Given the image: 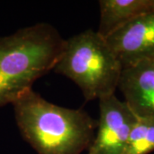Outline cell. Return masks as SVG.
<instances>
[{
	"mask_svg": "<svg viewBox=\"0 0 154 154\" xmlns=\"http://www.w3.org/2000/svg\"><path fill=\"white\" fill-rule=\"evenodd\" d=\"M12 105L22 137L38 154H81L94 140L98 122L84 110L50 103L33 89Z\"/></svg>",
	"mask_w": 154,
	"mask_h": 154,
	"instance_id": "6da1fadb",
	"label": "cell"
},
{
	"mask_svg": "<svg viewBox=\"0 0 154 154\" xmlns=\"http://www.w3.org/2000/svg\"><path fill=\"white\" fill-rule=\"evenodd\" d=\"M66 39L48 23L0 37V108L13 104L33 83L54 69Z\"/></svg>",
	"mask_w": 154,
	"mask_h": 154,
	"instance_id": "7a4b0ae2",
	"label": "cell"
},
{
	"mask_svg": "<svg viewBox=\"0 0 154 154\" xmlns=\"http://www.w3.org/2000/svg\"><path fill=\"white\" fill-rule=\"evenodd\" d=\"M122 69L105 38L93 30L66 39L53 69L75 83L88 101L115 94Z\"/></svg>",
	"mask_w": 154,
	"mask_h": 154,
	"instance_id": "3957f363",
	"label": "cell"
},
{
	"mask_svg": "<svg viewBox=\"0 0 154 154\" xmlns=\"http://www.w3.org/2000/svg\"><path fill=\"white\" fill-rule=\"evenodd\" d=\"M99 100L97 132L88 154H123L137 117L115 94Z\"/></svg>",
	"mask_w": 154,
	"mask_h": 154,
	"instance_id": "277c9868",
	"label": "cell"
},
{
	"mask_svg": "<svg viewBox=\"0 0 154 154\" xmlns=\"http://www.w3.org/2000/svg\"><path fill=\"white\" fill-rule=\"evenodd\" d=\"M105 38L122 69L154 60V11L133 19Z\"/></svg>",
	"mask_w": 154,
	"mask_h": 154,
	"instance_id": "5b68a950",
	"label": "cell"
},
{
	"mask_svg": "<svg viewBox=\"0 0 154 154\" xmlns=\"http://www.w3.org/2000/svg\"><path fill=\"white\" fill-rule=\"evenodd\" d=\"M117 88L138 120L154 121V60L122 69Z\"/></svg>",
	"mask_w": 154,
	"mask_h": 154,
	"instance_id": "8992f818",
	"label": "cell"
},
{
	"mask_svg": "<svg viewBox=\"0 0 154 154\" xmlns=\"http://www.w3.org/2000/svg\"><path fill=\"white\" fill-rule=\"evenodd\" d=\"M98 33L106 38L133 19L154 11V0H100Z\"/></svg>",
	"mask_w": 154,
	"mask_h": 154,
	"instance_id": "52a82bcc",
	"label": "cell"
},
{
	"mask_svg": "<svg viewBox=\"0 0 154 154\" xmlns=\"http://www.w3.org/2000/svg\"><path fill=\"white\" fill-rule=\"evenodd\" d=\"M154 151V121L138 120L123 154H148Z\"/></svg>",
	"mask_w": 154,
	"mask_h": 154,
	"instance_id": "ba28073f",
	"label": "cell"
}]
</instances>
